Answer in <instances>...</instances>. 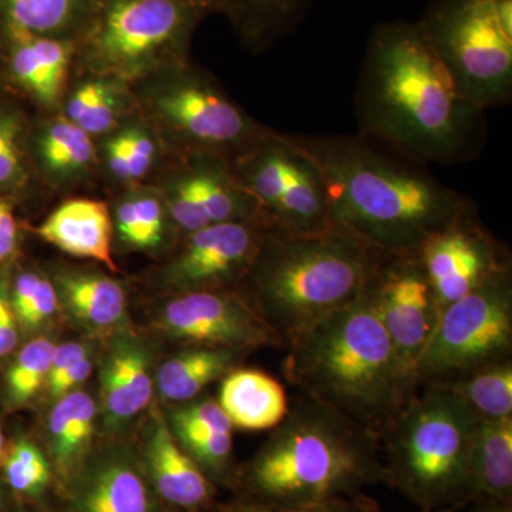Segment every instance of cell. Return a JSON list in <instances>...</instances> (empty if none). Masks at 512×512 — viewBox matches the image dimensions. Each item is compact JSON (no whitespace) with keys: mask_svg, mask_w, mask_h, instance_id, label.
<instances>
[{"mask_svg":"<svg viewBox=\"0 0 512 512\" xmlns=\"http://www.w3.org/2000/svg\"><path fill=\"white\" fill-rule=\"evenodd\" d=\"M10 271L12 262L0 266V359L16 349L20 336L18 319L10 302Z\"/></svg>","mask_w":512,"mask_h":512,"instance_id":"cell-38","label":"cell"},{"mask_svg":"<svg viewBox=\"0 0 512 512\" xmlns=\"http://www.w3.org/2000/svg\"><path fill=\"white\" fill-rule=\"evenodd\" d=\"M512 360V264L450 303L416 366L417 387Z\"/></svg>","mask_w":512,"mask_h":512,"instance_id":"cell-10","label":"cell"},{"mask_svg":"<svg viewBox=\"0 0 512 512\" xmlns=\"http://www.w3.org/2000/svg\"><path fill=\"white\" fill-rule=\"evenodd\" d=\"M471 512H512V501L498 500V498H476L470 504Z\"/></svg>","mask_w":512,"mask_h":512,"instance_id":"cell-44","label":"cell"},{"mask_svg":"<svg viewBox=\"0 0 512 512\" xmlns=\"http://www.w3.org/2000/svg\"><path fill=\"white\" fill-rule=\"evenodd\" d=\"M0 478L18 505L46 508L47 497L56 493L52 461L28 436H18L8 444Z\"/></svg>","mask_w":512,"mask_h":512,"instance_id":"cell-33","label":"cell"},{"mask_svg":"<svg viewBox=\"0 0 512 512\" xmlns=\"http://www.w3.org/2000/svg\"><path fill=\"white\" fill-rule=\"evenodd\" d=\"M313 0H224L227 13L244 45L252 52L268 50L301 25Z\"/></svg>","mask_w":512,"mask_h":512,"instance_id":"cell-31","label":"cell"},{"mask_svg":"<svg viewBox=\"0 0 512 512\" xmlns=\"http://www.w3.org/2000/svg\"><path fill=\"white\" fill-rule=\"evenodd\" d=\"M421 512H457L454 510H436V511H421Z\"/></svg>","mask_w":512,"mask_h":512,"instance_id":"cell-51","label":"cell"},{"mask_svg":"<svg viewBox=\"0 0 512 512\" xmlns=\"http://www.w3.org/2000/svg\"><path fill=\"white\" fill-rule=\"evenodd\" d=\"M97 407L92 394L74 390L53 403L47 417V456L56 474V491L94 450Z\"/></svg>","mask_w":512,"mask_h":512,"instance_id":"cell-27","label":"cell"},{"mask_svg":"<svg viewBox=\"0 0 512 512\" xmlns=\"http://www.w3.org/2000/svg\"><path fill=\"white\" fill-rule=\"evenodd\" d=\"M0 49L8 90L32 103L37 113L60 111L74 72L77 42L0 26Z\"/></svg>","mask_w":512,"mask_h":512,"instance_id":"cell-18","label":"cell"},{"mask_svg":"<svg viewBox=\"0 0 512 512\" xmlns=\"http://www.w3.org/2000/svg\"><path fill=\"white\" fill-rule=\"evenodd\" d=\"M369 289L404 375L419 390L416 366L440 318L419 252H384Z\"/></svg>","mask_w":512,"mask_h":512,"instance_id":"cell-15","label":"cell"},{"mask_svg":"<svg viewBox=\"0 0 512 512\" xmlns=\"http://www.w3.org/2000/svg\"><path fill=\"white\" fill-rule=\"evenodd\" d=\"M148 183L163 194L180 237L222 222H266L254 198L238 183L231 161L224 157H167Z\"/></svg>","mask_w":512,"mask_h":512,"instance_id":"cell-13","label":"cell"},{"mask_svg":"<svg viewBox=\"0 0 512 512\" xmlns=\"http://www.w3.org/2000/svg\"><path fill=\"white\" fill-rule=\"evenodd\" d=\"M210 512H285L281 508L272 505L259 503V501L248 500V498L235 497L231 503L215 504Z\"/></svg>","mask_w":512,"mask_h":512,"instance_id":"cell-43","label":"cell"},{"mask_svg":"<svg viewBox=\"0 0 512 512\" xmlns=\"http://www.w3.org/2000/svg\"><path fill=\"white\" fill-rule=\"evenodd\" d=\"M495 12L507 35L512 36V0H494Z\"/></svg>","mask_w":512,"mask_h":512,"instance_id":"cell-45","label":"cell"},{"mask_svg":"<svg viewBox=\"0 0 512 512\" xmlns=\"http://www.w3.org/2000/svg\"><path fill=\"white\" fill-rule=\"evenodd\" d=\"M238 467L237 497L284 511L387 484L382 441L335 410L296 392L285 419Z\"/></svg>","mask_w":512,"mask_h":512,"instance_id":"cell-4","label":"cell"},{"mask_svg":"<svg viewBox=\"0 0 512 512\" xmlns=\"http://www.w3.org/2000/svg\"><path fill=\"white\" fill-rule=\"evenodd\" d=\"M470 477L474 500L512 501V416L478 419L471 440Z\"/></svg>","mask_w":512,"mask_h":512,"instance_id":"cell-29","label":"cell"},{"mask_svg":"<svg viewBox=\"0 0 512 512\" xmlns=\"http://www.w3.org/2000/svg\"><path fill=\"white\" fill-rule=\"evenodd\" d=\"M170 429L175 430H210L232 433L234 426L222 410L218 400L195 399L180 404L173 409L167 419Z\"/></svg>","mask_w":512,"mask_h":512,"instance_id":"cell-37","label":"cell"},{"mask_svg":"<svg viewBox=\"0 0 512 512\" xmlns=\"http://www.w3.org/2000/svg\"><path fill=\"white\" fill-rule=\"evenodd\" d=\"M3 90H8V86H6L5 69H3L2 49H0V94H2Z\"/></svg>","mask_w":512,"mask_h":512,"instance_id":"cell-48","label":"cell"},{"mask_svg":"<svg viewBox=\"0 0 512 512\" xmlns=\"http://www.w3.org/2000/svg\"><path fill=\"white\" fill-rule=\"evenodd\" d=\"M194 2L208 3V5L214 6L215 10H221L224 0H194Z\"/></svg>","mask_w":512,"mask_h":512,"instance_id":"cell-50","label":"cell"},{"mask_svg":"<svg viewBox=\"0 0 512 512\" xmlns=\"http://www.w3.org/2000/svg\"><path fill=\"white\" fill-rule=\"evenodd\" d=\"M477 423V414L444 384L421 386L382 439L387 485L421 511H460L473 503Z\"/></svg>","mask_w":512,"mask_h":512,"instance_id":"cell-6","label":"cell"},{"mask_svg":"<svg viewBox=\"0 0 512 512\" xmlns=\"http://www.w3.org/2000/svg\"><path fill=\"white\" fill-rule=\"evenodd\" d=\"M10 302L18 319L20 333L35 338L49 328L62 313L55 285L49 274L30 266H12Z\"/></svg>","mask_w":512,"mask_h":512,"instance_id":"cell-34","label":"cell"},{"mask_svg":"<svg viewBox=\"0 0 512 512\" xmlns=\"http://www.w3.org/2000/svg\"><path fill=\"white\" fill-rule=\"evenodd\" d=\"M384 252L338 224L316 232L268 228L238 291L286 348L355 301Z\"/></svg>","mask_w":512,"mask_h":512,"instance_id":"cell-5","label":"cell"},{"mask_svg":"<svg viewBox=\"0 0 512 512\" xmlns=\"http://www.w3.org/2000/svg\"><path fill=\"white\" fill-rule=\"evenodd\" d=\"M154 386L147 346L131 333L114 335L100 372L104 427L116 433L143 413L151 402Z\"/></svg>","mask_w":512,"mask_h":512,"instance_id":"cell-21","label":"cell"},{"mask_svg":"<svg viewBox=\"0 0 512 512\" xmlns=\"http://www.w3.org/2000/svg\"><path fill=\"white\" fill-rule=\"evenodd\" d=\"M87 355H90V352L89 348H87L84 343L70 340V342L62 343V345H56L52 365H50L49 376H47L46 380L45 389L47 397L59 386L63 377L70 372V369Z\"/></svg>","mask_w":512,"mask_h":512,"instance_id":"cell-39","label":"cell"},{"mask_svg":"<svg viewBox=\"0 0 512 512\" xmlns=\"http://www.w3.org/2000/svg\"><path fill=\"white\" fill-rule=\"evenodd\" d=\"M56 345L47 336H35L13 357L3 380V397L10 410L28 406L45 389Z\"/></svg>","mask_w":512,"mask_h":512,"instance_id":"cell-36","label":"cell"},{"mask_svg":"<svg viewBox=\"0 0 512 512\" xmlns=\"http://www.w3.org/2000/svg\"><path fill=\"white\" fill-rule=\"evenodd\" d=\"M212 12L214 6L194 0H99L77 40L74 72L133 84L188 62L192 35Z\"/></svg>","mask_w":512,"mask_h":512,"instance_id":"cell-8","label":"cell"},{"mask_svg":"<svg viewBox=\"0 0 512 512\" xmlns=\"http://www.w3.org/2000/svg\"><path fill=\"white\" fill-rule=\"evenodd\" d=\"M232 170L269 228L316 232L335 224L318 168L288 134L271 128Z\"/></svg>","mask_w":512,"mask_h":512,"instance_id":"cell-11","label":"cell"},{"mask_svg":"<svg viewBox=\"0 0 512 512\" xmlns=\"http://www.w3.org/2000/svg\"><path fill=\"white\" fill-rule=\"evenodd\" d=\"M9 512H49V510H47V508L28 507V505L16 504Z\"/></svg>","mask_w":512,"mask_h":512,"instance_id":"cell-47","label":"cell"},{"mask_svg":"<svg viewBox=\"0 0 512 512\" xmlns=\"http://www.w3.org/2000/svg\"><path fill=\"white\" fill-rule=\"evenodd\" d=\"M138 111L156 130L167 157L212 154L232 164L266 136L264 126L190 60L131 84Z\"/></svg>","mask_w":512,"mask_h":512,"instance_id":"cell-7","label":"cell"},{"mask_svg":"<svg viewBox=\"0 0 512 512\" xmlns=\"http://www.w3.org/2000/svg\"><path fill=\"white\" fill-rule=\"evenodd\" d=\"M153 328L184 346L254 352L285 350V343L238 289L165 296L153 315Z\"/></svg>","mask_w":512,"mask_h":512,"instance_id":"cell-14","label":"cell"},{"mask_svg":"<svg viewBox=\"0 0 512 512\" xmlns=\"http://www.w3.org/2000/svg\"><path fill=\"white\" fill-rule=\"evenodd\" d=\"M416 23L464 100L481 110L510 103L512 36L494 0H433Z\"/></svg>","mask_w":512,"mask_h":512,"instance_id":"cell-9","label":"cell"},{"mask_svg":"<svg viewBox=\"0 0 512 512\" xmlns=\"http://www.w3.org/2000/svg\"><path fill=\"white\" fill-rule=\"evenodd\" d=\"M285 512H380L379 504L365 493L353 497H336L309 507Z\"/></svg>","mask_w":512,"mask_h":512,"instance_id":"cell-41","label":"cell"},{"mask_svg":"<svg viewBox=\"0 0 512 512\" xmlns=\"http://www.w3.org/2000/svg\"><path fill=\"white\" fill-rule=\"evenodd\" d=\"M60 113L94 140L138 113L131 84L103 74L73 72Z\"/></svg>","mask_w":512,"mask_h":512,"instance_id":"cell-25","label":"cell"},{"mask_svg":"<svg viewBox=\"0 0 512 512\" xmlns=\"http://www.w3.org/2000/svg\"><path fill=\"white\" fill-rule=\"evenodd\" d=\"M30 117L19 104L0 101V195L13 205L46 192L29 157Z\"/></svg>","mask_w":512,"mask_h":512,"instance_id":"cell-32","label":"cell"},{"mask_svg":"<svg viewBox=\"0 0 512 512\" xmlns=\"http://www.w3.org/2000/svg\"><path fill=\"white\" fill-rule=\"evenodd\" d=\"M56 495L55 512H175L158 498L131 444L93 450Z\"/></svg>","mask_w":512,"mask_h":512,"instance_id":"cell-16","label":"cell"},{"mask_svg":"<svg viewBox=\"0 0 512 512\" xmlns=\"http://www.w3.org/2000/svg\"><path fill=\"white\" fill-rule=\"evenodd\" d=\"M46 244L74 256L119 272L114 261L113 222L109 202L92 197H69L33 228Z\"/></svg>","mask_w":512,"mask_h":512,"instance_id":"cell-23","label":"cell"},{"mask_svg":"<svg viewBox=\"0 0 512 512\" xmlns=\"http://www.w3.org/2000/svg\"><path fill=\"white\" fill-rule=\"evenodd\" d=\"M29 157L46 192L73 194L100 181L97 143L60 111L30 117Z\"/></svg>","mask_w":512,"mask_h":512,"instance_id":"cell-19","label":"cell"},{"mask_svg":"<svg viewBox=\"0 0 512 512\" xmlns=\"http://www.w3.org/2000/svg\"><path fill=\"white\" fill-rule=\"evenodd\" d=\"M248 353L235 349L184 346L180 353L160 366L154 383L167 402H191L198 399L211 383L237 369Z\"/></svg>","mask_w":512,"mask_h":512,"instance_id":"cell-28","label":"cell"},{"mask_svg":"<svg viewBox=\"0 0 512 512\" xmlns=\"http://www.w3.org/2000/svg\"><path fill=\"white\" fill-rule=\"evenodd\" d=\"M15 505L16 503L13 501L12 495H10L8 488H6L2 478H0V512H9Z\"/></svg>","mask_w":512,"mask_h":512,"instance_id":"cell-46","label":"cell"},{"mask_svg":"<svg viewBox=\"0 0 512 512\" xmlns=\"http://www.w3.org/2000/svg\"><path fill=\"white\" fill-rule=\"evenodd\" d=\"M138 457L158 498L175 512H210L220 488L175 440L167 419L154 412L148 421Z\"/></svg>","mask_w":512,"mask_h":512,"instance_id":"cell-20","label":"cell"},{"mask_svg":"<svg viewBox=\"0 0 512 512\" xmlns=\"http://www.w3.org/2000/svg\"><path fill=\"white\" fill-rule=\"evenodd\" d=\"M109 207L114 251L167 256L181 238L163 194L153 183L114 192Z\"/></svg>","mask_w":512,"mask_h":512,"instance_id":"cell-24","label":"cell"},{"mask_svg":"<svg viewBox=\"0 0 512 512\" xmlns=\"http://www.w3.org/2000/svg\"><path fill=\"white\" fill-rule=\"evenodd\" d=\"M46 272L62 313L86 335H109L126 322L127 292L119 279L82 266L55 265Z\"/></svg>","mask_w":512,"mask_h":512,"instance_id":"cell-22","label":"cell"},{"mask_svg":"<svg viewBox=\"0 0 512 512\" xmlns=\"http://www.w3.org/2000/svg\"><path fill=\"white\" fill-rule=\"evenodd\" d=\"M484 113L458 94L416 22L373 29L356 92L360 136L417 164L466 163L483 151Z\"/></svg>","mask_w":512,"mask_h":512,"instance_id":"cell-1","label":"cell"},{"mask_svg":"<svg viewBox=\"0 0 512 512\" xmlns=\"http://www.w3.org/2000/svg\"><path fill=\"white\" fill-rule=\"evenodd\" d=\"M322 178L332 220L390 252H419L427 239L478 215L477 205L423 165L362 136L288 134Z\"/></svg>","mask_w":512,"mask_h":512,"instance_id":"cell-2","label":"cell"},{"mask_svg":"<svg viewBox=\"0 0 512 512\" xmlns=\"http://www.w3.org/2000/svg\"><path fill=\"white\" fill-rule=\"evenodd\" d=\"M97 5L99 0H0V26L77 42Z\"/></svg>","mask_w":512,"mask_h":512,"instance_id":"cell-30","label":"cell"},{"mask_svg":"<svg viewBox=\"0 0 512 512\" xmlns=\"http://www.w3.org/2000/svg\"><path fill=\"white\" fill-rule=\"evenodd\" d=\"M282 372L296 392L312 397L382 441L417 392L373 301L365 291L285 348Z\"/></svg>","mask_w":512,"mask_h":512,"instance_id":"cell-3","label":"cell"},{"mask_svg":"<svg viewBox=\"0 0 512 512\" xmlns=\"http://www.w3.org/2000/svg\"><path fill=\"white\" fill-rule=\"evenodd\" d=\"M441 384L453 390L478 419L512 416V360Z\"/></svg>","mask_w":512,"mask_h":512,"instance_id":"cell-35","label":"cell"},{"mask_svg":"<svg viewBox=\"0 0 512 512\" xmlns=\"http://www.w3.org/2000/svg\"><path fill=\"white\" fill-rule=\"evenodd\" d=\"M6 450H8V443H6L3 431L0 429V467H2L3 458H5Z\"/></svg>","mask_w":512,"mask_h":512,"instance_id":"cell-49","label":"cell"},{"mask_svg":"<svg viewBox=\"0 0 512 512\" xmlns=\"http://www.w3.org/2000/svg\"><path fill=\"white\" fill-rule=\"evenodd\" d=\"M20 227L15 205L0 195V266L15 261L19 249Z\"/></svg>","mask_w":512,"mask_h":512,"instance_id":"cell-40","label":"cell"},{"mask_svg":"<svg viewBox=\"0 0 512 512\" xmlns=\"http://www.w3.org/2000/svg\"><path fill=\"white\" fill-rule=\"evenodd\" d=\"M419 254L440 313L498 269L512 264L510 251L485 228L478 215L433 235Z\"/></svg>","mask_w":512,"mask_h":512,"instance_id":"cell-17","label":"cell"},{"mask_svg":"<svg viewBox=\"0 0 512 512\" xmlns=\"http://www.w3.org/2000/svg\"><path fill=\"white\" fill-rule=\"evenodd\" d=\"M218 403L239 430H272L285 419L289 397L274 376L237 367L222 377Z\"/></svg>","mask_w":512,"mask_h":512,"instance_id":"cell-26","label":"cell"},{"mask_svg":"<svg viewBox=\"0 0 512 512\" xmlns=\"http://www.w3.org/2000/svg\"><path fill=\"white\" fill-rule=\"evenodd\" d=\"M268 228L264 221L222 222L184 235L154 269L151 284L165 296L238 289Z\"/></svg>","mask_w":512,"mask_h":512,"instance_id":"cell-12","label":"cell"},{"mask_svg":"<svg viewBox=\"0 0 512 512\" xmlns=\"http://www.w3.org/2000/svg\"><path fill=\"white\" fill-rule=\"evenodd\" d=\"M93 372V360L90 355L83 357L82 360L76 363L70 369V372L67 373L66 376L63 377L62 382L59 383V386L53 390V393L50 394L49 399L50 402L55 403L56 400L62 399L66 394L74 392V390L79 389L80 386H83L84 383L89 380L90 375Z\"/></svg>","mask_w":512,"mask_h":512,"instance_id":"cell-42","label":"cell"}]
</instances>
